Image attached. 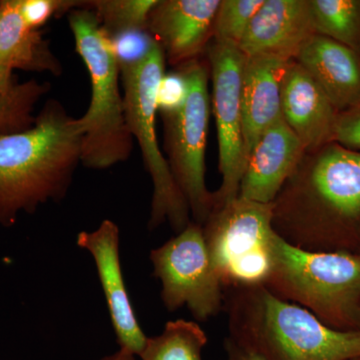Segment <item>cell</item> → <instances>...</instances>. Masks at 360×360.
Here are the masks:
<instances>
[{
  "mask_svg": "<svg viewBox=\"0 0 360 360\" xmlns=\"http://www.w3.org/2000/svg\"><path fill=\"white\" fill-rule=\"evenodd\" d=\"M279 238L315 252L360 250V151L331 142L305 153L272 201Z\"/></svg>",
  "mask_w": 360,
  "mask_h": 360,
  "instance_id": "cell-1",
  "label": "cell"
},
{
  "mask_svg": "<svg viewBox=\"0 0 360 360\" xmlns=\"http://www.w3.org/2000/svg\"><path fill=\"white\" fill-rule=\"evenodd\" d=\"M82 141L78 118L58 99L44 103L30 129L0 137V224L13 226L20 212L65 198Z\"/></svg>",
  "mask_w": 360,
  "mask_h": 360,
  "instance_id": "cell-2",
  "label": "cell"
},
{
  "mask_svg": "<svg viewBox=\"0 0 360 360\" xmlns=\"http://www.w3.org/2000/svg\"><path fill=\"white\" fill-rule=\"evenodd\" d=\"M231 340L262 360H354L360 330L340 331L265 286L224 290Z\"/></svg>",
  "mask_w": 360,
  "mask_h": 360,
  "instance_id": "cell-3",
  "label": "cell"
},
{
  "mask_svg": "<svg viewBox=\"0 0 360 360\" xmlns=\"http://www.w3.org/2000/svg\"><path fill=\"white\" fill-rule=\"evenodd\" d=\"M265 288L328 328L360 330V253L300 250L276 236Z\"/></svg>",
  "mask_w": 360,
  "mask_h": 360,
  "instance_id": "cell-4",
  "label": "cell"
},
{
  "mask_svg": "<svg viewBox=\"0 0 360 360\" xmlns=\"http://www.w3.org/2000/svg\"><path fill=\"white\" fill-rule=\"evenodd\" d=\"M68 20L91 84L89 108L78 118L84 132L82 165L108 169L129 160L134 146L125 120L120 70L108 35L94 11L82 6L70 11Z\"/></svg>",
  "mask_w": 360,
  "mask_h": 360,
  "instance_id": "cell-5",
  "label": "cell"
},
{
  "mask_svg": "<svg viewBox=\"0 0 360 360\" xmlns=\"http://www.w3.org/2000/svg\"><path fill=\"white\" fill-rule=\"evenodd\" d=\"M165 61L162 49L158 44L141 63L120 75L127 127L139 143L144 167L153 182L148 229L155 231L167 221L177 234L193 219L156 135V96L161 77L165 73Z\"/></svg>",
  "mask_w": 360,
  "mask_h": 360,
  "instance_id": "cell-6",
  "label": "cell"
},
{
  "mask_svg": "<svg viewBox=\"0 0 360 360\" xmlns=\"http://www.w3.org/2000/svg\"><path fill=\"white\" fill-rule=\"evenodd\" d=\"M210 262L224 290L264 286L272 267V206L234 198L202 225Z\"/></svg>",
  "mask_w": 360,
  "mask_h": 360,
  "instance_id": "cell-7",
  "label": "cell"
},
{
  "mask_svg": "<svg viewBox=\"0 0 360 360\" xmlns=\"http://www.w3.org/2000/svg\"><path fill=\"white\" fill-rule=\"evenodd\" d=\"M177 70L186 78L187 94L179 108L160 113L165 158L193 221L202 226L213 208V193L205 184V151L212 115L210 68L195 58L177 66Z\"/></svg>",
  "mask_w": 360,
  "mask_h": 360,
  "instance_id": "cell-8",
  "label": "cell"
},
{
  "mask_svg": "<svg viewBox=\"0 0 360 360\" xmlns=\"http://www.w3.org/2000/svg\"><path fill=\"white\" fill-rule=\"evenodd\" d=\"M153 276L162 284L161 300L168 311L186 305L198 321L224 309V291L206 248L202 226L191 221L165 245L151 250Z\"/></svg>",
  "mask_w": 360,
  "mask_h": 360,
  "instance_id": "cell-9",
  "label": "cell"
},
{
  "mask_svg": "<svg viewBox=\"0 0 360 360\" xmlns=\"http://www.w3.org/2000/svg\"><path fill=\"white\" fill-rule=\"evenodd\" d=\"M205 51L212 82V111L217 122L221 174V184L213 193V207H217L238 198L248 162L241 105L245 54L238 45L215 39Z\"/></svg>",
  "mask_w": 360,
  "mask_h": 360,
  "instance_id": "cell-10",
  "label": "cell"
},
{
  "mask_svg": "<svg viewBox=\"0 0 360 360\" xmlns=\"http://www.w3.org/2000/svg\"><path fill=\"white\" fill-rule=\"evenodd\" d=\"M77 245L89 251L96 262L120 349L139 356L148 338L139 326L125 288L120 257V229L111 220H103L96 231L80 232Z\"/></svg>",
  "mask_w": 360,
  "mask_h": 360,
  "instance_id": "cell-11",
  "label": "cell"
},
{
  "mask_svg": "<svg viewBox=\"0 0 360 360\" xmlns=\"http://www.w3.org/2000/svg\"><path fill=\"white\" fill-rule=\"evenodd\" d=\"M219 4L220 0H158L149 13L148 30L168 63L179 66L206 51Z\"/></svg>",
  "mask_w": 360,
  "mask_h": 360,
  "instance_id": "cell-12",
  "label": "cell"
},
{
  "mask_svg": "<svg viewBox=\"0 0 360 360\" xmlns=\"http://www.w3.org/2000/svg\"><path fill=\"white\" fill-rule=\"evenodd\" d=\"M305 153L302 142L283 118L274 123L251 149L238 196L270 205Z\"/></svg>",
  "mask_w": 360,
  "mask_h": 360,
  "instance_id": "cell-13",
  "label": "cell"
},
{
  "mask_svg": "<svg viewBox=\"0 0 360 360\" xmlns=\"http://www.w3.org/2000/svg\"><path fill=\"white\" fill-rule=\"evenodd\" d=\"M283 118L302 142L305 153L335 142L340 113L304 68L291 60L281 90Z\"/></svg>",
  "mask_w": 360,
  "mask_h": 360,
  "instance_id": "cell-14",
  "label": "cell"
},
{
  "mask_svg": "<svg viewBox=\"0 0 360 360\" xmlns=\"http://www.w3.org/2000/svg\"><path fill=\"white\" fill-rule=\"evenodd\" d=\"M314 34L309 0H264L238 47L246 56L293 60Z\"/></svg>",
  "mask_w": 360,
  "mask_h": 360,
  "instance_id": "cell-15",
  "label": "cell"
},
{
  "mask_svg": "<svg viewBox=\"0 0 360 360\" xmlns=\"http://www.w3.org/2000/svg\"><path fill=\"white\" fill-rule=\"evenodd\" d=\"M319 84L338 113L360 106V56L335 40L314 34L295 59Z\"/></svg>",
  "mask_w": 360,
  "mask_h": 360,
  "instance_id": "cell-16",
  "label": "cell"
},
{
  "mask_svg": "<svg viewBox=\"0 0 360 360\" xmlns=\"http://www.w3.org/2000/svg\"><path fill=\"white\" fill-rule=\"evenodd\" d=\"M290 63V59L266 54L245 56L241 105L248 158L260 135L283 120L281 90Z\"/></svg>",
  "mask_w": 360,
  "mask_h": 360,
  "instance_id": "cell-17",
  "label": "cell"
},
{
  "mask_svg": "<svg viewBox=\"0 0 360 360\" xmlns=\"http://www.w3.org/2000/svg\"><path fill=\"white\" fill-rule=\"evenodd\" d=\"M14 70L63 73V65L39 30L26 26L20 13V0L0 1V94L15 79Z\"/></svg>",
  "mask_w": 360,
  "mask_h": 360,
  "instance_id": "cell-18",
  "label": "cell"
},
{
  "mask_svg": "<svg viewBox=\"0 0 360 360\" xmlns=\"http://www.w3.org/2000/svg\"><path fill=\"white\" fill-rule=\"evenodd\" d=\"M309 6L315 34L360 56V0H309Z\"/></svg>",
  "mask_w": 360,
  "mask_h": 360,
  "instance_id": "cell-19",
  "label": "cell"
},
{
  "mask_svg": "<svg viewBox=\"0 0 360 360\" xmlns=\"http://www.w3.org/2000/svg\"><path fill=\"white\" fill-rule=\"evenodd\" d=\"M207 336L200 324L184 319L168 321L160 335L148 338L142 360H202Z\"/></svg>",
  "mask_w": 360,
  "mask_h": 360,
  "instance_id": "cell-20",
  "label": "cell"
},
{
  "mask_svg": "<svg viewBox=\"0 0 360 360\" xmlns=\"http://www.w3.org/2000/svg\"><path fill=\"white\" fill-rule=\"evenodd\" d=\"M49 82H15L6 94H0V137L30 129L34 124L35 108L49 94Z\"/></svg>",
  "mask_w": 360,
  "mask_h": 360,
  "instance_id": "cell-21",
  "label": "cell"
},
{
  "mask_svg": "<svg viewBox=\"0 0 360 360\" xmlns=\"http://www.w3.org/2000/svg\"><path fill=\"white\" fill-rule=\"evenodd\" d=\"M158 0H89L82 7L96 14L101 27L108 35L148 28L149 13Z\"/></svg>",
  "mask_w": 360,
  "mask_h": 360,
  "instance_id": "cell-22",
  "label": "cell"
},
{
  "mask_svg": "<svg viewBox=\"0 0 360 360\" xmlns=\"http://www.w3.org/2000/svg\"><path fill=\"white\" fill-rule=\"evenodd\" d=\"M264 0H220L213 39L239 45Z\"/></svg>",
  "mask_w": 360,
  "mask_h": 360,
  "instance_id": "cell-23",
  "label": "cell"
},
{
  "mask_svg": "<svg viewBox=\"0 0 360 360\" xmlns=\"http://www.w3.org/2000/svg\"><path fill=\"white\" fill-rule=\"evenodd\" d=\"M120 73L141 63L158 45L148 28H135L108 35Z\"/></svg>",
  "mask_w": 360,
  "mask_h": 360,
  "instance_id": "cell-24",
  "label": "cell"
},
{
  "mask_svg": "<svg viewBox=\"0 0 360 360\" xmlns=\"http://www.w3.org/2000/svg\"><path fill=\"white\" fill-rule=\"evenodd\" d=\"M78 0H20V13L26 26L39 30L52 18L82 7Z\"/></svg>",
  "mask_w": 360,
  "mask_h": 360,
  "instance_id": "cell-25",
  "label": "cell"
},
{
  "mask_svg": "<svg viewBox=\"0 0 360 360\" xmlns=\"http://www.w3.org/2000/svg\"><path fill=\"white\" fill-rule=\"evenodd\" d=\"M186 80L179 70L165 73L156 96L158 113L169 112L179 108L186 101Z\"/></svg>",
  "mask_w": 360,
  "mask_h": 360,
  "instance_id": "cell-26",
  "label": "cell"
},
{
  "mask_svg": "<svg viewBox=\"0 0 360 360\" xmlns=\"http://www.w3.org/2000/svg\"><path fill=\"white\" fill-rule=\"evenodd\" d=\"M335 142L352 150L360 151V106L338 115Z\"/></svg>",
  "mask_w": 360,
  "mask_h": 360,
  "instance_id": "cell-27",
  "label": "cell"
},
{
  "mask_svg": "<svg viewBox=\"0 0 360 360\" xmlns=\"http://www.w3.org/2000/svg\"><path fill=\"white\" fill-rule=\"evenodd\" d=\"M224 348L226 360H262L258 355L234 342L229 338L224 340Z\"/></svg>",
  "mask_w": 360,
  "mask_h": 360,
  "instance_id": "cell-28",
  "label": "cell"
},
{
  "mask_svg": "<svg viewBox=\"0 0 360 360\" xmlns=\"http://www.w3.org/2000/svg\"><path fill=\"white\" fill-rule=\"evenodd\" d=\"M101 360H135L134 354L125 352V350H117L115 354L108 355V356L103 357Z\"/></svg>",
  "mask_w": 360,
  "mask_h": 360,
  "instance_id": "cell-29",
  "label": "cell"
},
{
  "mask_svg": "<svg viewBox=\"0 0 360 360\" xmlns=\"http://www.w3.org/2000/svg\"><path fill=\"white\" fill-rule=\"evenodd\" d=\"M354 360H360V357H359V359H354Z\"/></svg>",
  "mask_w": 360,
  "mask_h": 360,
  "instance_id": "cell-30",
  "label": "cell"
},
{
  "mask_svg": "<svg viewBox=\"0 0 360 360\" xmlns=\"http://www.w3.org/2000/svg\"><path fill=\"white\" fill-rule=\"evenodd\" d=\"M359 253H360V250H359Z\"/></svg>",
  "mask_w": 360,
  "mask_h": 360,
  "instance_id": "cell-31",
  "label": "cell"
}]
</instances>
